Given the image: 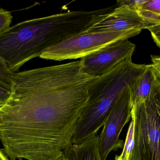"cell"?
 <instances>
[{
    "mask_svg": "<svg viewBox=\"0 0 160 160\" xmlns=\"http://www.w3.org/2000/svg\"><path fill=\"white\" fill-rule=\"evenodd\" d=\"M132 110L129 87L124 91L115 104L98 135L99 152L102 160H106L111 151L123 147V142L119 135L131 118Z\"/></svg>",
    "mask_w": 160,
    "mask_h": 160,
    "instance_id": "5b68a950",
    "label": "cell"
},
{
    "mask_svg": "<svg viewBox=\"0 0 160 160\" xmlns=\"http://www.w3.org/2000/svg\"><path fill=\"white\" fill-rule=\"evenodd\" d=\"M157 71L153 64L147 65L142 73L130 87L132 108L145 100L150 94L157 78Z\"/></svg>",
    "mask_w": 160,
    "mask_h": 160,
    "instance_id": "ba28073f",
    "label": "cell"
},
{
    "mask_svg": "<svg viewBox=\"0 0 160 160\" xmlns=\"http://www.w3.org/2000/svg\"><path fill=\"white\" fill-rule=\"evenodd\" d=\"M136 10L145 18L160 22V0H144Z\"/></svg>",
    "mask_w": 160,
    "mask_h": 160,
    "instance_id": "30bf717a",
    "label": "cell"
},
{
    "mask_svg": "<svg viewBox=\"0 0 160 160\" xmlns=\"http://www.w3.org/2000/svg\"><path fill=\"white\" fill-rule=\"evenodd\" d=\"M132 57H127L91 85L87 103L76 124L72 144H79L97 134L122 93L142 73L147 65L134 64Z\"/></svg>",
    "mask_w": 160,
    "mask_h": 160,
    "instance_id": "7a4b0ae2",
    "label": "cell"
},
{
    "mask_svg": "<svg viewBox=\"0 0 160 160\" xmlns=\"http://www.w3.org/2000/svg\"><path fill=\"white\" fill-rule=\"evenodd\" d=\"M12 18L13 17L10 11L0 7V33L10 27Z\"/></svg>",
    "mask_w": 160,
    "mask_h": 160,
    "instance_id": "7c38bea8",
    "label": "cell"
},
{
    "mask_svg": "<svg viewBox=\"0 0 160 160\" xmlns=\"http://www.w3.org/2000/svg\"><path fill=\"white\" fill-rule=\"evenodd\" d=\"M144 0H122L117 2L118 6L121 5H126L136 10L138 6L142 3Z\"/></svg>",
    "mask_w": 160,
    "mask_h": 160,
    "instance_id": "2e32d148",
    "label": "cell"
},
{
    "mask_svg": "<svg viewBox=\"0 0 160 160\" xmlns=\"http://www.w3.org/2000/svg\"><path fill=\"white\" fill-rule=\"evenodd\" d=\"M160 23V22L143 17L128 6L121 5L105 14L84 33L123 32L133 37L142 30Z\"/></svg>",
    "mask_w": 160,
    "mask_h": 160,
    "instance_id": "8992f818",
    "label": "cell"
},
{
    "mask_svg": "<svg viewBox=\"0 0 160 160\" xmlns=\"http://www.w3.org/2000/svg\"><path fill=\"white\" fill-rule=\"evenodd\" d=\"M156 45L160 48V23L148 28Z\"/></svg>",
    "mask_w": 160,
    "mask_h": 160,
    "instance_id": "9a60e30c",
    "label": "cell"
},
{
    "mask_svg": "<svg viewBox=\"0 0 160 160\" xmlns=\"http://www.w3.org/2000/svg\"><path fill=\"white\" fill-rule=\"evenodd\" d=\"M134 146L133 122V121L132 120L129 126L128 130L126 141H125V144L124 145V147H123V151L120 155L123 158L128 160L133 152Z\"/></svg>",
    "mask_w": 160,
    "mask_h": 160,
    "instance_id": "8fae6325",
    "label": "cell"
},
{
    "mask_svg": "<svg viewBox=\"0 0 160 160\" xmlns=\"http://www.w3.org/2000/svg\"><path fill=\"white\" fill-rule=\"evenodd\" d=\"M5 103H3V102H1L0 101V111L2 110V108L3 107Z\"/></svg>",
    "mask_w": 160,
    "mask_h": 160,
    "instance_id": "44dd1931",
    "label": "cell"
},
{
    "mask_svg": "<svg viewBox=\"0 0 160 160\" xmlns=\"http://www.w3.org/2000/svg\"><path fill=\"white\" fill-rule=\"evenodd\" d=\"M151 60L153 65L160 76V56L151 55Z\"/></svg>",
    "mask_w": 160,
    "mask_h": 160,
    "instance_id": "e0dca14e",
    "label": "cell"
},
{
    "mask_svg": "<svg viewBox=\"0 0 160 160\" xmlns=\"http://www.w3.org/2000/svg\"><path fill=\"white\" fill-rule=\"evenodd\" d=\"M128 160H137L136 159H135V158L134 157H130L129 158Z\"/></svg>",
    "mask_w": 160,
    "mask_h": 160,
    "instance_id": "7402d4cb",
    "label": "cell"
},
{
    "mask_svg": "<svg viewBox=\"0 0 160 160\" xmlns=\"http://www.w3.org/2000/svg\"><path fill=\"white\" fill-rule=\"evenodd\" d=\"M11 93V85L0 80V101L5 103Z\"/></svg>",
    "mask_w": 160,
    "mask_h": 160,
    "instance_id": "5bb4252c",
    "label": "cell"
},
{
    "mask_svg": "<svg viewBox=\"0 0 160 160\" xmlns=\"http://www.w3.org/2000/svg\"><path fill=\"white\" fill-rule=\"evenodd\" d=\"M115 160H128L127 159L125 158H123V157H122L121 155H119V156H116L115 157Z\"/></svg>",
    "mask_w": 160,
    "mask_h": 160,
    "instance_id": "ffe728a7",
    "label": "cell"
},
{
    "mask_svg": "<svg viewBox=\"0 0 160 160\" xmlns=\"http://www.w3.org/2000/svg\"><path fill=\"white\" fill-rule=\"evenodd\" d=\"M56 160H69L64 155L63 153L61 155V156L59 157Z\"/></svg>",
    "mask_w": 160,
    "mask_h": 160,
    "instance_id": "d6986e66",
    "label": "cell"
},
{
    "mask_svg": "<svg viewBox=\"0 0 160 160\" xmlns=\"http://www.w3.org/2000/svg\"><path fill=\"white\" fill-rule=\"evenodd\" d=\"M98 135L96 134L79 144H72L63 151L69 160H102L98 148Z\"/></svg>",
    "mask_w": 160,
    "mask_h": 160,
    "instance_id": "9c48e42d",
    "label": "cell"
},
{
    "mask_svg": "<svg viewBox=\"0 0 160 160\" xmlns=\"http://www.w3.org/2000/svg\"><path fill=\"white\" fill-rule=\"evenodd\" d=\"M131 37L123 32L83 33L49 48L39 57L57 61L82 58L111 43Z\"/></svg>",
    "mask_w": 160,
    "mask_h": 160,
    "instance_id": "277c9868",
    "label": "cell"
},
{
    "mask_svg": "<svg viewBox=\"0 0 160 160\" xmlns=\"http://www.w3.org/2000/svg\"><path fill=\"white\" fill-rule=\"evenodd\" d=\"M98 78L75 61L14 72L0 111V141L12 160H56L72 145L77 121Z\"/></svg>",
    "mask_w": 160,
    "mask_h": 160,
    "instance_id": "6da1fadb",
    "label": "cell"
},
{
    "mask_svg": "<svg viewBox=\"0 0 160 160\" xmlns=\"http://www.w3.org/2000/svg\"><path fill=\"white\" fill-rule=\"evenodd\" d=\"M12 73L4 60L0 56V80L11 85Z\"/></svg>",
    "mask_w": 160,
    "mask_h": 160,
    "instance_id": "4fadbf2b",
    "label": "cell"
},
{
    "mask_svg": "<svg viewBox=\"0 0 160 160\" xmlns=\"http://www.w3.org/2000/svg\"><path fill=\"white\" fill-rule=\"evenodd\" d=\"M135 48V44L128 39L111 43L81 58L82 69L88 75L99 78L132 55Z\"/></svg>",
    "mask_w": 160,
    "mask_h": 160,
    "instance_id": "52a82bcc",
    "label": "cell"
},
{
    "mask_svg": "<svg viewBox=\"0 0 160 160\" xmlns=\"http://www.w3.org/2000/svg\"><path fill=\"white\" fill-rule=\"evenodd\" d=\"M0 160H12L8 157L3 149L0 148Z\"/></svg>",
    "mask_w": 160,
    "mask_h": 160,
    "instance_id": "ac0fdd59",
    "label": "cell"
},
{
    "mask_svg": "<svg viewBox=\"0 0 160 160\" xmlns=\"http://www.w3.org/2000/svg\"><path fill=\"white\" fill-rule=\"evenodd\" d=\"M131 119L134 146L131 156L137 160H160V76L158 71L148 97L132 107Z\"/></svg>",
    "mask_w": 160,
    "mask_h": 160,
    "instance_id": "3957f363",
    "label": "cell"
}]
</instances>
